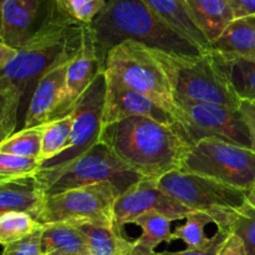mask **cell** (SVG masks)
<instances>
[{
  "mask_svg": "<svg viewBox=\"0 0 255 255\" xmlns=\"http://www.w3.org/2000/svg\"><path fill=\"white\" fill-rule=\"evenodd\" d=\"M100 141L142 178L179 171L189 144L173 124L134 116L104 127Z\"/></svg>",
  "mask_w": 255,
  "mask_h": 255,
  "instance_id": "obj_1",
  "label": "cell"
},
{
  "mask_svg": "<svg viewBox=\"0 0 255 255\" xmlns=\"http://www.w3.org/2000/svg\"><path fill=\"white\" fill-rule=\"evenodd\" d=\"M90 26L104 70L107 54L127 40L177 56L206 51L157 16L142 0H106Z\"/></svg>",
  "mask_w": 255,
  "mask_h": 255,
  "instance_id": "obj_2",
  "label": "cell"
},
{
  "mask_svg": "<svg viewBox=\"0 0 255 255\" xmlns=\"http://www.w3.org/2000/svg\"><path fill=\"white\" fill-rule=\"evenodd\" d=\"M171 80L176 99L238 110L241 97L232 81L228 57L214 49L196 56H177L153 49Z\"/></svg>",
  "mask_w": 255,
  "mask_h": 255,
  "instance_id": "obj_3",
  "label": "cell"
},
{
  "mask_svg": "<svg viewBox=\"0 0 255 255\" xmlns=\"http://www.w3.org/2000/svg\"><path fill=\"white\" fill-rule=\"evenodd\" d=\"M105 74L151 100L177 122L179 109L163 64L151 47L137 41L121 42L107 54Z\"/></svg>",
  "mask_w": 255,
  "mask_h": 255,
  "instance_id": "obj_4",
  "label": "cell"
},
{
  "mask_svg": "<svg viewBox=\"0 0 255 255\" xmlns=\"http://www.w3.org/2000/svg\"><path fill=\"white\" fill-rule=\"evenodd\" d=\"M89 31V24L71 20L45 32L17 50L16 56L0 72V77L14 84L24 97L47 71L69 62L79 52Z\"/></svg>",
  "mask_w": 255,
  "mask_h": 255,
  "instance_id": "obj_5",
  "label": "cell"
},
{
  "mask_svg": "<svg viewBox=\"0 0 255 255\" xmlns=\"http://www.w3.org/2000/svg\"><path fill=\"white\" fill-rule=\"evenodd\" d=\"M166 193L191 211L207 213L219 231L231 233L249 192L193 173L174 171L157 179Z\"/></svg>",
  "mask_w": 255,
  "mask_h": 255,
  "instance_id": "obj_6",
  "label": "cell"
},
{
  "mask_svg": "<svg viewBox=\"0 0 255 255\" xmlns=\"http://www.w3.org/2000/svg\"><path fill=\"white\" fill-rule=\"evenodd\" d=\"M35 176L45 197L102 182L111 183L122 194L142 179L101 141L65 168L46 176Z\"/></svg>",
  "mask_w": 255,
  "mask_h": 255,
  "instance_id": "obj_7",
  "label": "cell"
},
{
  "mask_svg": "<svg viewBox=\"0 0 255 255\" xmlns=\"http://www.w3.org/2000/svg\"><path fill=\"white\" fill-rule=\"evenodd\" d=\"M179 171L251 192L255 187V152L231 142L207 137L189 146Z\"/></svg>",
  "mask_w": 255,
  "mask_h": 255,
  "instance_id": "obj_8",
  "label": "cell"
},
{
  "mask_svg": "<svg viewBox=\"0 0 255 255\" xmlns=\"http://www.w3.org/2000/svg\"><path fill=\"white\" fill-rule=\"evenodd\" d=\"M120 192L102 182L45 197L36 216L41 226L52 223H115L114 208Z\"/></svg>",
  "mask_w": 255,
  "mask_h": 255,
  "instance_id": "obj_9",
  "label": "cell"
},
{
  "mask_svg": "<svg viewBox=\"0 0 255 255\" xmlns=\"http://www.w3.org/2000/svg\"><path fill=\"white\" fill-rule=\"evenodd\" d=\"M106 97V75L102 71L77 101L72 114V127L69 144L60 154L41 163L35 174L46 176L65 168L89 152L97 142L104 126Z\"/></svg>",
  "mask_w": 255,
  "mask_h": 255,
  "instance_id": "obj_10",
  "label": "cell"
},
{
  "mask_svg": "<svg viewBox=\"0 0 255 255\" xmlns=\"http://www.w3.org/2000/svg\"><path fill=\"white\" fill-rule=\"evenodd\" d=\"M176 104L179 109L176 126L189 146L213 137L252 149L248 128L238 110L181 99H176Z\"/></svg>",
  "mask_w": 255,
  "mask_h": 255,
  "instance_id": "obj_11",
  "label": "cell"
},
{
  "mask_svg": "<svg viewBox=\"0 0 255 255\" xmlns=\"http://www.w3.org/2000/svg\"><path fill=\"white\" fill-rule=\"evenodd\" d=\"M60 0H7L2 12L1 42L20 50L45 32L71 21Z\"/></svg>",
  "mask_w": 255,
  "mask_h": 255,
  "instance_id": "obj_12",
  "label": "cell"
},
{
  "mask_svg": "<svg viewBox=\"0 0 255 255\" xmlns=\"http://www.w3.org/2000/svg\"><path fill=\"white\" fill-rule=\"evenodd\" d=\"M147 212H158L173 222L186 219L192 211L159 188L156 179L142 178L116 199L115 224L122 231L126 224H132L137 217Z\"/></svg>",
  "mask_w": 255,
  "mask_h": 255,
  "instance_id": "obj_13",
  "label": "cell"
},
{
  "mask_svg": "<svg viewBox=\"0 0 255 255\" xmlns=\"http://www.w3.org/2000/svg\"><path fill=\"white\" fill-rule=\"evenodd\" d=\"M104 71V64L100 60L92 36L91 26L81 49L69 62L65 77V90L61 102L51 121L67 116L74 111L77 101L87 91L92 82Z\"/></svg>",
  "mask_w": 255,
  "mask_h": 255,
  "instance_id": "obj_14",
  "label": "cell"
},
{
  "mask_svg": "<svg viewBox=\"0 0 255 255\" xmlns=\"http://www.w3.org/2000/svg\"><path fill=\"white\" fill-rule=\"evenodd\" d=\"M134 116L149 117L163 124L176 125V121L167 112L156 106L151 100L133 90H129L121 82L106 75V97L102 128Z\"/></svg>",
  "mask_w": 255,
  "mask_h": 255,
  "instance_id": "obj_15",
  "label": "cell"
},
{
  "mask_svg": "<svg viewBox=\"0 0 255 255\" xmlns=\"http://www.w3.org/2000/svg\"><path fill=\"white\" fill-rule=\"evenodd\" d=\"M69 62L55 66L37 82L27 106L22 128L39 127L51 121L64 95Z\"/></svg>",
  "mask_w": 255,
  "mask_h": 255,
  "instance_id": "obj_16",
  "label": "cell"
},
{
  "mask_svg": "<svg viewBox=\"0 0 255 255\" xmlns=\"http://www.w3.org/2000/svg\"><path fill=\"white\" fill-rule=\"evenodd\" d=\"M45 196L35 174L0 182V216L9 212L27 213L36 218Z\"/></svg>",
  "mask_w": 255,
  "mask_h": 255,
  "instance_id": "obj_17",
  "label": "cell"
},
{
  "mask_svg": "<svg viewBox=\"0 0 255 255\" xmlns=\"http://www.w3.org/2000/svg\"><path fill=\"white\" fill-rule=\"evenodd\" d=\"M211 47L226 56L255 65V15L234 19Z\"/></svg>",
  "mask_w": 255,
  "mask_h": 255,
  "instance_id": "obj_18",
  "label": "cell"
},
{
  "mask_svg": "<svg viewBox=\"0 0 255 255\" xmlns=\"http://www.w3.org/2000/svg\"><path fill=\"white\" fill-rule=\"evenodd\" d=\"M189 15L209 42H214L234 20L228 0H184Z\"/></svg>",
  "mask_w": 255,
  "mask_h": 255,
  "instance_id": "obj_19",
  "label": "cell"
},
{
  "mask_svg": "<svg viewBox=\"0 0 255 255\" xmlns=\"http://www.w3.org/2000/svg\"><path fill=\"white\" fill-rule=\"evenodd\" d=\"M157 16L202 50L211 49V42L199 30L182 0H142Z\"/></svg>",
  "mask_w": 255,
  "mask_h": 255,
  "instance_id": "obj_20",
  "label": "cell"
},
{
  "mask_svg": "<svg viewBox=\"0 0 255 255\" xmlns=\"http://www.w3.org/2000/svg\"><path fill=\"white\" fill-rule=\"evenodd\" d=\"M87 241L89 255H132L133 242L122 236V231L115 223L75 224Z\"/></svg>",
  "mask_w": 255,
  "mask_h": 255,
  "instance_id": "obj_21",
  "label": "cell"
},
{
  "mask_svg": "<svg viewBox=\"0 0 255 255\" xmlns=\"http://www.w3.org/2000/svg\"><path fill=\"white\" fill-rule=\"evenodd\" d=\"M41 246L45 255L55 252L89 255L86 237L71 223H52L42 226Z\"/></svg>",
  "mask_w": 255,
  "mask_h": 255,
  "instance_id": "obj_22",
  "label": "cell"
},
{
  "mask_svg": "<svg viewBox=\"0 0 255 255\" xmlns=\"http://www.w3.org/2000/svg\"><path fill=\"white\" fill-rule=\"evenodd\" d=\"M171 219L158 212H147L137 217L132 224L138 226L142 233L133 242L132 255H152L161 243H171Z\"/></svg>",
  "mask_w": 255,
  "mask_h": 255,
  "instance_id": "obj_23",
  "label": "cell"
},
{
  "mask_svg": "<svg viewBox=\"0 0 255 255\" xmlns=\"http://www.w3.org/2000/svg\"><path fill=\"white\" fill-rule=\"evenodd\" d=\"M21 100L20 90L0 77V144L15 133Z\"/></svg>",
  "mask_w": 255,
  "mask_h": 255,
  "instance_id": "obj_24",
  "label": "cell"
},
{
  "mask_svg": "<svg viewBox=\"0 0 255 255\" xmlns=\"http://www.w3.org/2000/svg\"><path fill=\"white\" fill-rule=\"evenodd\" d=\"M72 127V114L42 125L40 161L45 162L61 153L69 144Z\"/></svg>",
  "mask_w": 255,
  "mask_h": 255,
  "instance_id": "obj_25",
  "label": "cell"
},
{
  "mask_svg": "<svg viewBox=\"0 0 255 255\" xmlns=\"http://www.w3.org/2000/svg\"><path fill=\"white\" fill-rule=\"evenodd\" d=\"M41 141L42 126L22 128L0 144V152L26 158L40 159Z\"/></svg>",
  "mask_w": 255,
  "mask_h": 255,
  "instance_id": "obj_26",
  "label": "cell"
},
{
  "mask_svg": "<svg viewBox=\"0 0 255 255\" xmlns=\"http://www.w3.org/2000/svg\"><path fill=\"white\" fill-rule=\"evenodd\" d=\"M41 224L27 213L9 212L0 216V246L20 241L35 231L41 228Z\"/></svg>",
  "mask_w": 255,
  "mask_h": 255,
  "instance_id": "obj_27",
  "label": "cell"
},
{
  "mask_svg": "<svg viewBox=\"0 0 255 255\" xmlns=\"http://www.w3.org/2000/svg\"><path fill=\"white\" fill-rule=\"evenodd\" d=\"M209 223H213V219L207 213L189 212L186 217V223L177 227L172 233V241L184 242L187 248H201L209 241L204 234V227Z\"/></svg>",
  "mask_w": 255,
  "mask_h": 255,
  "instance_id": "obj_28",
  "label": "cell"
},
{
  "mask_svg": "<svg viewBox=\"0 0 255 255\" xmlns=\"http://www.w3.org/2000/svg\"><path fill=\"white\" fill-rule=\"evenodd\" d=\"M231 233L241 237L246 246L247 255H255V188L249 192L239 208Z\"/></svg>",
  "mask_w": 255,
  "mask_h": 255,
  "instance_id": "obj_29",
  "label": "cell"
},
{
  "mask_svg": "<svg viewBox=\"0 0 255 255\" xmlns=\"http://www.w3.org/2000/svg\"><path fill=\"white\" fill-rule=\"evenodd\" d=\"M227 57L231 62L232 81L238 96L241 100L255 102V65L241 59Z\"/></svg>",
  "mask_w": 255,
  "mask_h": 255,
  "instance_id": "obj_30",
  "label": "cell"
},
{
  "mask_svg": "<svg viewBox=\"0 0 255 255\" xmlns=\"http://www.w3.org/2000/svg\"><path fill=\"white\" fill-rule=\"evenodd\" d=\"M40 167L41 161L37 158H26L0 152V182L35 174Z\"/></svg>",
  "mask_w": 255,
  "mask_h": 255,
  "instance_id": "obj_31",
  "label": "cell"
},
{
  "mask_svg": "<svg viewBox=\"0 0 255 255\" xmlns=\"http://www.w3.org/2000/svg\"><path fill=\"white\" fill-rule=\"evenodd\" d=\"M65 11L82 24H91L104 9L106 0H60Z\"/></svg>",
  "mask_w": 255,
  "mask_h": 255,
  "instance_id": "obj_32",
  "label": "cell"
},
{
  "mask_svg": "<svg viewBox=\"0 0 255 255\" xmlns=\"http://www.w3.org/2000/svg\"><path fill=\"white\" fill-rule=\"evenodd\" d=\"M42 227L20 241L4 247L1 255H45L41 246Z\"/></svg>",
  "mask_w": 255,
  "mask_h": 255,
  "instance_id": "obj_33",
  "label": "cell"
},
{
  "mask_svg": "<svg viewBox=\"0 0 255 255\" xmlns=\"http://www.w3.org/2000/svg\"><path fill=\"white\" fill-rule=\"evenodd\" d=\"M229 232L226 231H217L212 238H209L208 243L201 248H187L186 251L181 252H162V253H156L154 252L152 255H217L219 248L228 237Z\"/></svg>",
  "mask_w": 255,
  "mask_h": 255,
  "instance_id": "obj_34",
  "label": "cell"
},
{
  "mask_svg": "<svg viewBox=\"0 0 255 255\" xmlns=\"http://www.w3.org/2000/svg\"><path fill=\"white\" fill-rule=\"evenodd\" d=\"M238 111L248 128L249 137H251L252 149L255 152V102L242 100L238 107Z\"/></svg>",
  "mask_w": 255,
  "mask_h": 255,
  "instance_id": "obj_35",
  "label": "cell"
},
{
  "mask_svg": "<svg viewBox=\"0 0 255 255\" xmlns=\"http://www.w3.org/2000/svg\"><path fill=\"white\" fill-rule=\"evenodd\" d=\"M217 255H247L244 242L237 234L229 233Z\"/></svg>",
  "mask_w": 255,
  "mask_h": 255,
  "instance_id": "obj_36",
  "label": "cell"
},
{
  "mask_svg": "<svg viewBox=\"0 0 255 255\" xmlns=\"http://www.w3.org/2000/svg\"><path fill=\"white\" fill-rule=\"evenodd\" d=\"M232 10H233L234 19L255 15V0H228Z\"/></svg>",
  "mask_w": 255,
  "mask_h": 255,
  "instance_id": "obj_37",
  "label": "cell"
},
{
  "mask_svg": "<svg viewBox=\"0 0 255 255\" xmlns=\"http://www.w3.org/2000/svg\"><path fill=\"white\" fill-rule=\"evenodd\" d=\"M16 54L17 50L0 41V72L9 65V62L16 56Z\"/></svg>",
  "mask_w": 255,
  "mask_h": 255,
  "instance_id": "obj_38",
  "label": "cell"
},
{
  "mask_svg": "<svg viewBox=\"0 0 255 255\" xmlns=\"http://www.w3.org/2000/svg\"><path fill=\"white\" fill-rule=\"evenodd\" d=\"M7 0H0V41H1V27H2V12H4V6Z\"/></svg>",
  "mask_w": 255,
  "mask_h": 255,
  "instance_id": "obj_39",
  "label": "cell"
},
{
  "mask_svg": "<svg viewBox=\"0 0 255 255\" xmlns=\"http://www.w3.org/2000/svg\"><path fill=\"white\" fill-rule=\"evenodd\" d=\"M46 255H80V254H66V253H57V252H55V253H49Z\"/></svg>",
  "mask_w": 255,
  "mask_h": 255,
  "instance_id": "obj_40",
  "label": "cell"
},
{
  "mask_svg": "<svg viewBox=\"0 0 255 255\" xmlns=\"http://www.w3.org/2000/svg\"><path fill=\"white\" fill-rule=\"evenodd\" d=\"M182 1H184V0H182Z\"/></svg>",
  "mask_w": 255,
  "mask_h": 255,
  "instance_id": "obj_41",
  "label": "cell"
},
{
  "mask_svg": "<svg viewBox=\"0 0 255 255\" xmlns=\"http://www.w3.org/2000/svg\"><path fill=\"white\" fill-rule=\"evenodd\" d=\"M254 188H255V187H254Z\"/></svg>",
  "mask_w": 255,
  "mask_h": 255,
  "instance_id": "obj_42",
  "label": "cell"
}]
</instances>
